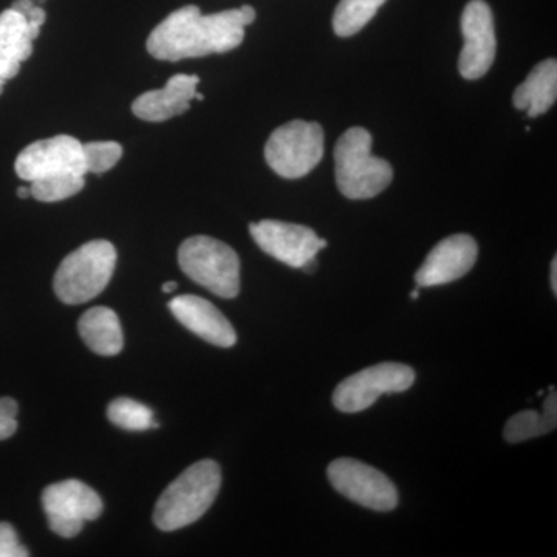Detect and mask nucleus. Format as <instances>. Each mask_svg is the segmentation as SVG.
<instances>
[{"mask_svg": "<svg viewBox=\"0 0 557 557\" xmlns=\"http://www.w3.org/2000/svg\"><path fill=\"white\" fill-rule=\"evenodd\" d=\"M255 21L256 10L251 5L207 16L199 7L186 5L153 28L148 51L156 60L171 62L226 53L244 42L245 27Z\"/></svg>", "mask_w": 557, "mask_h": 557, "instance_id": "obj_1", "label": "nucleus"}, {"mask_svg": "<svg viewBox=\"0 0 557 557\" xmlns=\"http://www.w3.org/2000/svg\"><path fill=\"white\" fill-rule=\"evenodd\" d=\"M220 485L219 465L212 460L197 461L163 491L153 509V523L161 531L193 525L214 504Z\"/></svg>", "mask_w": 557, "mask_h": 557, "instance_id": "obj_2", "label": "nucleus"}, {"mask_svg": "<svg viewBox=\"0 0 557 557\" xmlns=\"http://www.w3.org/2000/svg\"><path fill=\"white\" fill-rule=\"evenodd\" d=\"M372 141L369 131L350 127L336 143V183L347 199H373L394 180L391 163L372 156Z\"/></svg>", "mask_w": 557, "mask_h": 557, "instance_id": "obj_3", "label": "nucleus"}, {"mask_svg": "<svg viewBox=\"0 0 557 557\" xmlns=\"http://www.w3.org/2000/svg\"><path fill=\"white\" fill-rule=\"evenodd\" d=\"M116 267V249L109 240H91L70 252L54 274L58 299L78 306L97 298L108 287Z\"/></svg>", "mask_w": 557, "mask_h": 557, "instance_id": "obj_4", "label": "nucleus"}, {"mask_svg": "<svg viewBox=\"0 0 557 557\" xmlns=\"http://www.w3.org/2000/svg\"><path fill=\"white\" fill-rule=\"evenodd\" d=\"M180 269L194 282L223 299L240 292V259L225 242L208 236L189 237L180 245Z\"/></svg>", "mask_w": 557, "mask_h": 557, "instance_id": "obj_5", "label": "nucleus"}, {"mask_svg": "<svg viewBox=\"0 0 557 557\" xmlns=\"http://www.w3.org/2000/svg\"><path fill=\"white\" fill-rule=\"evenodd\" d=\"M324 157L321 124L295 120L277 127L265 145V160L278 177H306Z\"/></svg>", "mask_w": 557, "mask_h": 557, "instance_id": "obj_6", "label": "nucleus"}, {"mask_svg": "<svg viewBox=\"0 0 557 557\" xmlns=\"http://www.w3.org/2000/svg\"><path fill=\"white\" fill-rule=\"evenodd\" d=\"M416 383V370L399 362H381L341 381L333 405L343 413H358L379 401L381 395L403 394Z\"/></svg>", "mask_w": 557, "mask_h": 557, "instance_id": "obj_7", "label": "nucleus"}, {"mask_svg": "<svg viewBox=\"0 0 557 557\" xmlns=\"http://www.w3.org/2000/svg\"><path fill=\"white\" fill-rule=\"evenodd\" d=\"M42 507L50 530L64 539L78 536L84 523L100 518L104 509L97 491L75 479L47 486L42 493Z\"/></svg>", "mask_w": 557, "mask_h": 557, "instance_id": "obj_8", "label": "nucleus"}, {"mask_svg": "<svg viewBox=\"0 0 557 557\" xmlns=\"http://www.w3.org/2000/svg\"><path fill=\"white\" fill-rule=\"evenodd\" d=\"M329 482L348 500L373 511H394L398 505L397 486L379 469L355 458H338L327 468Z\"/></svg>", "mask_w": 557, "mask_h": 557, "instance_id": "obj_9", "label": "nucleus"}, {"mask_svg": "<svg viewBox=\"0 0 557 557\" xmlns=\"http://www.w3.org/2000/svg\"><path fill=\"white\" fill-rule=\"evenodd\" d=\"M249 233L263 252L292 269H302L309 260L317 258L321 249L327 247V240L318 237L309 226L281 220L251 223Z\"/></svg>", "mask_w": 557, "mask_h": 557, "instance_id": "obj_10", "label": "nucleus"}, {"mask_svg": "<svg viewBox=\"0 0 557 557\" xmlns=\"http://www.w3.org/2000/svg\"><path fill=\"white\" fill-rule=\"evenodd\" d=\"M14 171L20 178L30 183L51 175H86L83 143L70 135L39 139L17 156Z\"/></svg>", "mask_w": 557, "mask_h": 557, "instance_id": "obj_11", "label": "nucleus"}, {"mask_svg": "<svg viewBox=\"0 0 557 557\" xmlns=\"http://www.w3.org/2000/svg\"><path fill=\"white\" fill-rule=\"evenodd\" d=\"M463 49L458 58V72L465 79H480L496 60L497 39L494 16L485 0H471L461 14Z\"/></svg>", "mask_w": 557, "mask_h": 557, "instance_id": "obj_12", "label": "nucleus"}, {"mask_svg": "<svg viewBox=\"0 0 557 557\" xmlns=\"http://www.w3.org/2000/svg\"><path fill=\"white\" fill-rule=\"evenodd\" d=\"M479 258V245L469 234H454L435 245L417 271L418 287H437L467 276Z\"/></svg>", "mask_w": 557, "mask_h": 557, "instance_id": "obj_13", "label": "nucleus"}, {"mask_svg": "<svg viewBox=\"0 0 557 557\" xmlns=\"http://www.w3.org/2000/svg\"><path fill=\"white\" fill-rule=\"evenodd\" d=\"M170 310L180 324L212 346L228 348L237 343L236 330L225 314L200 296H177L171 300Z\"/></svg>", "mask_w": 557, "mask_h": 557, "instance_id": "obj_14", "label": "nucleus"}, {"mask_svg": "<svg viewBox=\"0 0 557 557\" xmlns=\"http://www.w3.org/2000/svg\"><path fill=\"white\" fill-rule=\"evenodd\" d=\"M199 76L175 75L168 81L164 89L150 90L139 95L132 104V112L139 120L150 123H161L182 115L190 108V101L196 97Z\"/></svg>", "mask_w": 557, "mask_h": 557, "instance_id": "obj_15", "label": "nucleus"}, {"mask_svg": "<svg viewBox=\"0 0 557 557\" xmlns=\"http://www.w3.org/2000/svg\"><path fill=\"white\" fill-rule=\"evenodd\" d=\"M557 98V62L555 58L537 64L528 78L516 89L515 108L527 110L530 119L544 115L555 106Z\"/></svg>", "mask_w": 557, "mask_h": 557, "instance_id": "obj_16", "label": "nucleus"}, {"mask_svg": "<svg viewBox=\"0 0 557 557\" xmlns=\"http://www.w3.org/2000/svg\"><path fill=\"white\" fill-rule=\"evenodd\" d=\"M78 332L86 346L101 357H115L124 346L119 314L109 307H94L81 317Z\"/></svg>", "mask_w": 557, "mask_h": 557, "instance_id": "obj_17", "label": "nucleus"}, {"mask_svg": "<svg viewBox=\"0 0 557 557\" xmlns=\"http://www.w3.org/2000/svg\"><path fill=\"white\" fill-rule=\"evenodd\" d=\"M557 424V395L555 388L544 403V412L523 410L509 418L504 429V437L508 443H522L527 440L542 437L555 431Z\"/></svg>", "mask_w": 557, "mask_h": 557, "instance_id": "obj_18", "label": "nucleus"}, {"mask_svg": "<svg viewBox=\"0 0 557 557\" xmlns=\"http://www.w3.org/2000/svg\"><path fill=\"white\" fill-rule=\"evenodd\" d=\"M386 0H339L333 14V30L339 38H350L373 20Z\"/></svg>", "mask_w": 557, "mask_h": 557, "instance_id": "obj_19", "label": "nucleus"}, {"mask_svg": "<svg viewBox=\"0 0 557 557\" xmlns=\"http://www.w3.org/2000/svg\"><path fill=\"white\" fill-rule=\"evenodd\" d=\"M0 47L9 50L20 62L32 57L33 40L28 39V22L16 10L0 13Z\"/></svg>", "mask_w": 557, "mask_h": 557, "instance_id": "obj_20", "label": "nucleus"}, {"mask_svg": "<svg viewBox=\"0 0 557 557\" xmlns=\"http://www.w3.org/2000/svg\"><path fill=\"white\" fill-rule=\"evenodd\" d=\"M109 420L115 426L126 431H148L150 428H159L153 420V412L143 403L131 398H116L108 408Z\"/></svg>", "mask_w": 557, "mask_h": 557, "instance_id": "obj_21", "label": "nucleus"}, {"mask_svg": "<svg viewBox=\"0 0 557 557\" xmlns=\"http://www.w3.org/2000/svg\"><path fill=\"white\" fill-rule=\"evenodd\" d=\"M86 185L84 175L60 174L51 177L35 180L32 182L30 193L33 199L44 201V203H53L76 196Z\"/></svg>", "mask_w": 557, "mask_h": 557, "instance_id": "obj_22", "label": "nucleus"}, {"mask_svg": "<svg viewBox=\"0 0 557 557\" xmlns=\"http://www.w3.org/2000/svg\"><path fill=\"white\" fill-rule=\"evenodd\" d=\"M86 171L102 174L115 166L123 157V148L115 141H94L83 145Z\"/></svg>", "mask_w": 557, "mask_h": 557, "instance_id": "obj_23", "label": "nucleus"}, {"mask_svg": "<svg viewBox=\"0 0 557 557\" xmlns=\"http://www.w3.org/2000/svg\"><path fill=\"white\" fill-rule=\"evenodd\" d=\"M30 552L21 545L16 530L7 522H0V557H27Z\"/></svg>", "mask_w": 557, "mask_h": 557, "instance_id": "obj_24", "label": "nucleus"}, {"mask_svg": "<svg viewBox=\"0 0 557 557\" xmlns=\"http://www.w3.org/2000/svg\"><path fill=\"white\" fill-rule=\"evenodd\" d=\"M17 403L13 398H0V440L13 437L17 431Z\"/></svg>", "mask_w": 557, "mask_h": 557, "instance_id": "obj_25", "label": "nucleus"}, {"mask_svg": "<svg viewBox=\"0 0 557 557\" xmlns=\"http://www.w3.org/2000/svg\"><path fill=\"white\" fill-rule=\"evenodd\" d=\"M21 62L10 53L9 50L0 47V79L9 81L20 73Z\"/></svg>", "mask_w": 557, "mask_h": 557, "instance_id": "obj_26", "label": "nucleus"}, {"mask_svg": "<svg viewBox=\"0 0 557 557\" xmlns=\"http://www.w3.org/2000/svg\"><path fill=\"white\" fill-rule=\"evenodd\" d=\"M36 3L33 2V0H14L13 5H11V9L16 10L17 13H21L22 16H27L28 11L35 7Z\"/></svg>", "mask_w": 557, "mask_h": 557, "instance_id": "obj_27", "label": "nucleus"}, {"mask_svg": "<svg viewBox=\"0 0 557 557\" xmlns=\"http://www.w3.org/2000/svg\"><path fill=\"white\" fill-rule=\"evenodd\" d=\"M552 288L555 296L557 295V259H553L552 262Z\"/></svg>", "mask_w": 557, "mask_h": 557, "instance_id": "obj_28", "label": "nucleus"}, {"mask_svg": "<svg viewBox=\"0 0 557 557\" xmlns=\"http://www.w3.org/2000/svg\"><path fill=\"white\" fill-rule=\"evenodd\" d=\"M177 288L178 284L177 282L174 281L166 282V284H163V287H161V289H163L164 293H174L175 289Z\"/></svg>", "mask_w": 557, "mask_h": 557, "instance_id": "obj_29", "label": "nucleus"}, {"mask_svg": "<svg viewBox=\"0 0 557 557\" xmlns=\"http://www.w3.org/2000/svg\"><path fill=\"white\" fill-rule=\"evenodd\" d=\"M17 197H20V199H28V197H32L30 188L17 189Z\"/></svg>", "mask_w": 557, "mask_h": 557, "instance_id": "obj_30", "label": "nucleus"}, {"mask_svg": "<svg viewBox=\"0 0 557 557\" xmlns=\"http://www.w3.org/2000/svg\"><path fill=\"white\" fill-rule=\"evenodd\" d=\"M420 298V289H413L412 293H410V299H418Z\"/></svg>", "mask_w": 557, "mask_h": 557, "instance_id": "obj_31", "label": "nucleus"}, {"mask_svg": "<svg viewBox=\"0 0 557 557\" xmlns=\"http://www.w3.org/2000/svg\"><path fill=\"white\" fill-rule=\"evenodd\" d=\"M3 86H5V79H0V95H2Z\"/></svg>", "mask_w": 557, "mask_h": 557, "instance_id": "obj_32", "label": "nucleus"}, {"mask_svg": "<svg viewBox=\"0 0 557 557\" xmlns=\"http://www.w3.org/2000/svg\"><path fill=\"white\" fill-rule=\"evenodd\" d=\"M194 98H197V100H200V101H203V100H205L203 95H201V94H197V91H196V97H194Z\"/></svg>", "mask_w": 557, "mask_h": 557, "instance_id": "obj_33", "label": "nucleus"}, {"mask_svg": "<svg viewBox=\"0 0 557 557\" xmlns=\"http://www.w3.org/2000/svg\"><path fill=\"white\" fill-rule=\"evenodd\" d=\"M33 2H35L36 5H40V3H46L47 0H33Z\"/></svg>", "mask_w": 557, "mask_h": 557, "instance_id": "obj_34", "label": "nucleus"}]
</instances>
